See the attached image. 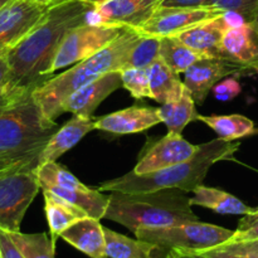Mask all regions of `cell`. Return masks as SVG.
<instances>
[{
  "instance_id": "9",
  "label": "cell",
  "mask_w": 258,
  "mask_h": 258,
  "mask_svg": "<svg viewBox=\"0 0 258 258\" xmlns=\"http://www.w3.org/2000/svg\"><path fill=\"white\" fill-rule=\"evenodd\" d=\"M226 14L216 7L174 8L159 7L150 19L141 25L139 32L151 37H175L199 24L217 19Z\"/></svg>"
},
{
  "instance_id": "6",
  "label": "cell",
  "mask_w": 258,
  "mask_h": 258,
  "mask_svg": "<svg viewBox=\"0 0 258 258\" xmlns=\"http://www.w3.org/2000/svg\"><path fill=\"white\" fill-rule=\"evenodd\" d=\"M38 164H14L0 168V228L19 232L23 218L39 191Z\"/></svg>"
},
{
  "instance_id": "36",
  "label": "cell",
  "mask_w": 258,
  "mask_h": 258,
  "mask_svg": "<svg viewBox=\"0 0 258 258\" xmlns=\"http://www.w3.org/2000/svg\"><path fill=\"white\" fill-rule=\"evenodd\" d=\"M160 7L174 8H199L212 7L211 0H164Z\"/></svg>"
},
{
  "instance_id": "20",
  "label": "cell",
  "mask_w": 258,
  "mask_h": 258,
  "mask_svg": "<svg viewBox=\"0 0 258 258\" xmlns=\"http://www.w3.org/2000/svg\"><path fill=\"white\" fill-rule=\"evenodd\" d=\"M43 197H44V212L49 227L50 241L55 247L57 239L60 238V234L66 229L88 216L85 211L71 204L66 199L55 196L52 191L43 189Z\"/></svg>"
},
{
  "instance_id": "8",
  "label": "cell",
  "mask_w": 258,
  "mask_h": 258,
  "mask_svg": "<svg viewBox=\"0 0 258 258\" xmlns=\"http://www.w3.org/2000/svg\"><path fill=\"white\" fill-rule=\"evenodd\" d=\"M127 27L85 23L66 35L50 67V75L90 58L115 40Z\"/></svg>"
},
{
  "instance_id": "31",
  "label": "cell",
  "mask_w": 258,
  "mask_h": 258,
  "mask_svg": "<svg viewBox=\"0 0 258 258\" xmlns=\"http://www.w3.org/2000/svg\"><path fill=\"white\" fill-rule=\"evenodd\" d=\"M241 91L242 86L236 78L227 77L226 80L217 83L213 87V90H212V92H213V96L218 101H221V102H228V101L236 98L241 93Z\"/></svg>"
},
{
  "instance_id": "28",
  "label": "cell",
  "mask_w": 258,
  "mask_h": 258,
  "mask_svg": "<svg viewBox=\"0 0 258 258\" xmlns=\"http://www.w3.org/2000/svg\"><path fill=\"white\" fill-rule=\"evenodd\" d=\"M8 232V231H7ZM10 237L25 258H54V249L50 236L42 233L9 232Z\"/></svg>"
},
{
  "instance_id": "17",
  "label": "cell",
  "mask_w": 258,
  "mask_h": 258,
  "mask_svg": "<svg viewBox=\"0 0 258 258\" xmlns=\"http://www.w3.org/2000/svg\"><path fill=\"white\" fill-rule=\"evenodd\" d=\"M227 28H229V25L224 14L217 19L209 20L191 29L185 30L175 37L202 57L226 59L223 48H222V39H223V33Z\"/></svg>"
},
{
  "instance_id": "26",
  "label": "cell",
  "mask_w": 258,
  "mask_h": 258,
  "mask_svg": "<svg viewBox=\"0 0 258 258\" xmlns=\"http://www.w3.org/2000/svg\"><path fill=\"white\" fill-rule=\"evenodd\" d=\"M160 58L176 75H180L203 57L176 37H165L160 40Z\"/></svg>"
},
{
  "instance_id": "22",
  "label": "cell",
  "mask_w": 258,
  "mask_h": 258,
  "mask_svg": "<svg viewBox=\"0 0 258 258\" xmlns=\"http://www.w3.org/2000/svg\"><path fill=\"white\" fill-rule=\"evenodd\" d=\"M105 257L103 258H155L159 252H168L143 239H133L103 227Z\"/></svg>"
},
{
  "instance_id": "15",
  "label": "cell",
  "mask_w": 258,
  "mask_h": 258,
  "mask_svg": "<svg viewBox=\"0 0 258 258\" xmlns=\"http://www.w3.org/2000/svg\"><path fill=\"white\" fill-rule=\"evenodd\" d=\"M160 122L163 121L159 108L131 106L102 117H97L95 121V128L115 135H128L143 133Z\"/></svg>"
},
{
  "instance_id": "3",
  "label": "cell",
  "mask_w": 258,
  "mask_h": 258,
  "mask_svg": "<svg viewBox=\"0 0 258 258\" xmlns=\"http://www.w3.org/2000/svg\"><path fill=\"white\" fill-rule=\"evenodd\" d=\"M239 148V143L226 141L218 138L198 145V151L193 158L184 163L139 175L130 171L120 178L111 179L98 186L101 191H121V193H150L164 189H178L193 191L202 185L209 169L216 163L231 159Z\"/></svg>"
},
{
  "instance_id": "24",
  "label": "cell",
  "mask_w": 258,
  "mask_h": 258,
  "mask_svg": "<svg viewBox=\"0 0 258 258\" xmlns=\"http://www.w3.org/2000/svg\"><path fill=\"white\" fill-rule=\"evenodd\" d=\"M159 112L161 121L166 125L169 133L176 134L183 133L186 125L198 120L199 116L196 108V101L186 86L180 97L160 105Z\"/></svg>"
},
{
  "instance_id": "43",
  "label": "cell",
  "mask_w": 258,
  "mask_h": 258,
  "mask_svg": "<svg viewBox=\"0 0 258 258\" xmlns=\"http://www.w3.org/2000/svg\"><path fill=\"white\" fill-rule=\"evenodd\" d=\"M7 52H8V48H5L4 45H0V57L7 54Z\"/></svg>"
},
{
  "instance_id": "41",
  "label": "cell",
  "mask_w": 258,
  "mask_h": 258,
  "mask_svg": "<svg viewBox=\"0 0 258 258\" xmlns=\"http://www.w3.org/2000/svg\"><path fill=\"white\" fill-rule=\"evenodd\" d=\"M252 24V27H253V29H254V32L257 33V35H258V15L256 17V19L253 20V22L251 23Z\"/></svg>"
},
{
  "instance_id": "21",
  "label": "cell",
  "mask_w": 258,
  "mask_h": 258,
  "mask_svg": "<svg viewBox=\"0 0 258 258\" xmlns=\"http://www.w3.org/2000/svg\"><path fill=\"white\" fill-rule=\"evenodd\" d=\"M193 197L189 198L191 206H199L208 208L219 214H233V216H248L253 208L246 206L241 199L227 191L203 184L197 186L193 191Z\"/></svg>"
},
{
  "instance_id": "46",
  "label": "cell",
  "mask_w": 258,
  "mask_h": 258,
  "mask_svg": "<svg viewBox=\"0 0 258 258\" xmlns=\"http://www.w3.org/2000/svg\"><path fill=\"white\" fill-rule=\"evenodd\" d=\"M24 164H27V163H24ZM5 166H10V165H8L5 161H3L2 159H0V168H5Z\"/></svg>"
},
{
  "instance_id": "40",
  "label": "cell",
  "mask_w": 258,
  "mask_h": 258,
  "mask_svg": "<svg viewBox=\"0 0 258 258\" xmlns=\"http://www.w3.org/2000/svg\"><path fill=\"white\" fill-rule=\"evenodd\" d=\"M258 217V207L257 208H253V211H252L251 214H248V216H244L243 219H253V218H257Z\"/></svg>"
},
{
  "instance_id": "10",
  "label": "cell",
  "mask_w": 258,
  "mask_h": 258,
  "mask_svg": "<svg viewBox=\"0 0 258 258\" xmlns=\"http://www.w3.org/2000/svg\"><path fill=\"white\" fill-rule=\"evenodd\" d=\"M53 4V3H52ZM52 4L12 0L0 10V45L10 49L44 18Z\"/></svg>"
},
{
  "instance_id": "37",
  "label": "cell",
  "mask_w": 258,
  "mask_h": 258,
  "mask_svg": "<svg viewBox=\"0 0 258 258\" xmlns=\"http://www.w3.org/2000/svg\"><path fill=\"white\" fill-rule=\"evenodd\" d=\"M198 253L203 254V256L207 258H251L248 256H244V254L231 253V252L223 251V249H219V248L208 249V251L198 252Z\"/></svg>"
},
{
  "instance_id": "39",
  "label": "cell",
  "mask_w": 258,
  "mask_h": 258,
  "mask_svg": "<svg viewBox=\"0 0 258 258\" xmlns=\"http://www.w3.org/2000/svg\"><path fill=\"white\" fill-rule=\"evenodd\" d=\"M83 2L90 3V4H92V5H95V7H97V5L105 4V3L110 2V0H83Z\"/></svg>"
},
{
  "instance_id": "44",
  "label": "cell",
  "mask_w": 258,
  "mask_h": 258,
  "mask_svg": "<svg viewBox=\"0 0 258 258\" xmlns=\"http://www.w3.org/2000/svg\"><path fill=\"white\" fill-rule=\"evenodd\" d=\"M10 2H12V0H0V10H2L5 5L9 4Z\"/></svg>"
},
{
  "instance_id": "49",
  "label": "cell",
  "mask_w": 258,
  "mask_h": 258,
  "mask_svg": "<svg viewBox=\"0 0 258 258\" xmlns=\"http://www.w3.org/2000/svg\"><path fill=\"white\" fill-rule=\"evenodd\" d=\"M0 258H2V252H0Z\"/></svg>"
},
{
  "instance_id": "14",
  "label": "cell",
  "mask_w": 258,
  "mask_h": 258,
  "mask_svg": "<svg viewBox=\"0 0 258 258\" xmlns=\"http://www.w3.org/2000/svg\"><path fill=\"white\" fill-rule=\"evenodd\" d=\"M122 86L121 75L117 71L108 72L97 80L75 91L60 107V113L71 112L83 117H93V112L105 98Z\"/></svg>"
},
{
  "instance_id": "16",
  "label": "cell",
  "mask_w": 258,
  "mask_h": 258,
  "mask_svg": "<svg viewBox=\"0 0 258 258\" xmlns=\"http://www.w3.org/2000/svg\"><path fill=\"white\" fill-rule=\"evenodd\" d=\"M95 121V117H83V116L73 115L70 121H67L64 125L60 126L53 134L47 145L40 151L37 166L57 161L63 154L75 148L87 134L96 130Z\"/></svg>"
},
{
  "instance_id": "2",
  "label": "cell",
  "mask_w": 258,
  "mask_h": 258,
  "mask_svg": "<svg viewBox=\"0 0 258 258\" xmlns=\"http://www.w3.org/2000/svg\"><path fill=\"white\" fill-rule=\"evenodd\" d=\"M32 91H13L0 103V159L8 165L38 164L40 151L59 128L43 113Z\"/></svg>"
},
{
  "instance_id": "35",
  "label": "cell",
  "mask_w": 258,
  "mask_h": 258,
  "mask_svg": "<svg viewBox=\"0 0 258 258\" xmlns=\"http://www.w3.org/2000/svg\"><path fill=\"white\" fill-rule=\"evenodd\" d=\"M10 67L5 55L0 57V93L13 92Z\"/></svg>"
},
{
  "instance_id": "38",
  "label": "cell",
  "mask_w": 258,
  "mask_h": 258,
  "mask_svg": "<svg viewBox=\"0 0 258 258\" xmlns=\"http://www.w3.org/2000/svg\"><path fill=\"white\" fill-rule=\"evenodd\" d=\"M163 258H207L198 252H183V251H168Z\"/></svg>"
},
{
  "instance_id": "32",
  "label": "cell",
  "mask_w": 258,
  "mask_h": 258,
  "mask_svg": "<svg viewBox=\"0 0 258 258\" xmlns=\"http://www.w3.org/2000/svg\"><path fill=\"white\" fill-rule=\"evenodd\" d=\"M254 239H258V217L253 219H242L228 243L254 241Z\"/></svg>"
},
{
  "instance_id": "1",
  "label": "cell",
  "mask_w": 258,
  "mask_h": 258,
  "mask_svg": "<svg viewBox=\"0 0 258 258\" xmlns=\"http://www.w3.org/2000/svg\"><path fill=\"white\" fill-rule=\"evenodd\" d=\"M95 5L83 0H57L47 14L7 57L14 91L34 90L50 76V67L66 35L88 22Z\"/></svg>"
},
{
  "instance_id": "7",
  "label": "cell",
  "mask_w": 258,
  "mask_h": 258,
  "mask_svg": "<svg viewBox=\"0 0 258 258\" xmlns=\"http://www.w3.org/2000/svg\"><path fill=\"white\" fill-rule=\"evenodd\" d=\"M134 234L165 251L203 252L228 243L234 231L198 221L161 228H139Z\"/></svg>"
},
{
  "instance_id": "4",
  "label": "cell",
  "mask_w": 258,
  "mask_h": 258,
  "mask_svg": "<svg viewBox=\"0 0 258 258\" xmlns=\"http://www.w3.org/2000/svg\"><path fill=\"white\" fill-rule=\"evenodd\" d=\"M140 35L139 30L126 28L115 40L100 52L37 86L32 91V95L38 106L42 108L43 113L54 121L58 116L62 115V103L75 91L106 73L113 71L120 72L128 50Z\"/></svg>"
},
{
  "instance_id": "45",
  "label": "cell",
  "mask_w": 258,
  "mask_h": 258,
  "mask_svg": "<svg viewBox=\"0 0 258 258\" xmlns=\"http://www.w3.org/2000/svg\"><path fill=\"white\" fill-rule=\"evenodd\" d=\"M252 71H253V72L258 76V63H256V64L252 66Z\"/></svg>"
},
{
  "instance_id": "12",
  "label": "cell",
  "mask_w": 258,
  "mask_h": 258,
  "mask_svg": "<svg viewBox=\"0 0 258 258\" xmlns=\"http://www.w3.org/2000/svg\"><path fill=\"white\" fill-rule=\"evenodd\" d=\"M197 151L198 145H193L186 141L181 134L168 131L163 139L156 141L144 153V155H141L133 171L143 175L161 170L189 160L196 155Z\"/></svg>"
},
{
  "instance_id": "13",
  "label": "cell",
  "mask_w": 258,
  "mask_h": 258,
  "mask_svg": "<svg viewBox=\"0 0 258 258\" xmlns=\"http://www.w3.org/2000/svg\"><path fill=\"white\" fill-rule=\"evenodd\" d=\"M164 0H110L95 7L88 23L120 25L139 29L155 13Z\"/></svg>"
},
{
  "instance_id": "34",
  "label": "cell",
  "mask_w": 258,
  "mask_h": 258,
  "mask_svg": "<svg viewBox=\"0 0 258 258\" xmlns=\"http://www.w3.org/2000/svg\"><path fill=\"white\" fill-rule=\"evenodd\" d=\"M217 248L223 249V251H228L231 252V253L244 254V256L258 254V239L247 242H236V243H226L217 247Z\"/></svg>"
},
{
  "instance_id": "48",
  "label": "cell",
  "mask_w": 258,
  "mask_h": 258,
  "mask_svg": "<svg viewBox=\"0 0 258 258\" xmlns=\"http://www.w3.org/2000/svg\"><path fill=\"white\" fill-rule=\"evenodd\" d=\"M2 95H7V93H0V96H2Z\"/></svg>"
},
{
  "instance_id": "29",
  "label": "cell",
  "mask_w": 258,
  "mask_h": 258,
  "mask_svg": "<svg viewBox=\"0 0 258 258\" xmlns=\"http://www.w3.org/2000/svg\"><path fill=\"white\" fill-rule=\"evenodd\" d=\"M122 87L130 92L136 100L151 98L153 92L150 88V77H149V68H128L120 71Z\"/></svg>"
},
{
  "instance_id": "30",
  "label": "cell",
  "mask_w": 258,
  "mask_h": 258,
  "mask_svg": "<svg viewBox=\"0 0 258 258\" xmlns=\"http://www.w3.org/2000/svg\"><path fill=\"white\" fill-rule=\"evenodd\" d=\"M211 5L226 13L238 14L247 23L253 22L258 15V0H211Z\"/></svg>"
},
{
  "instance_id": "11",
  "label": "cell",
  "mask_w": 258,
  "mask_h": 258,
  "mask_svg": "<svg viewBox=\"0 0 258 258\" xmlns=\"http://www.w3.org/2000/svg\"><path fill=\"white\" fill-rule=\"evenodd\" d=\"M251 71L244 66L221 58L203 57L184 72V85L186 86L197 103H203L214 86L222 78L237 73Z\"/></svg>"
},
{
  "instance_id": "42",
  "label": "cell",
  "mask_w": 258,
  "mask_h": 258,
  "mask_svg": "<svg viewBox=\"0 0 258 258\" xmlns=\"http://www.w3.org/2000/svg\"><path fill=\"white\" fill-rule=\"evenodd\" d=\"M35 3H42V4H52V3L57 2V0H32Z\"/></svg>"
},
{
  "instance_id": "18",
  "label": "cell",
  "mask_w": 258,
  "mask_h": 258,
  "mask_svg": "<svg viewBox=\"0 0 258 258\" xmlns=\"http://www.w3.org/2000/svg\"><path fill=\"white\" fill-rule=\"evenodd\" d=\"M226 59L244 66L252 71L258 63V35L251 23H243L224 30L222 39Z\"/></svg>"
},
{
  "instance_id": "19",
  "label": "cell",
  "mask_w": 258,
  "mask_h": 258,
  "mask_svg": "<svg viewBox=\"0 0 258 258\" xmlns=\"http://www.w3.org/2000/svg\"><path fill=\"white\" fill-rule=\"evenodd\" d=\"M60 238L90 258L105 257V232L100 219L86 217L66 229Z\"/></svg>"
},
{
  "instance_id": "33",
  "label": "cell",
  "mask_w": 258,
  "mask_h": 258,
  "mask_svg": "<svg viewBox=\"0 0 258 258\" xmlns=\"http://www.w3.org/2000/svg\"><path fill=\"white\" fill-rule=\"evenodd\" d=\"M0 252L2 258H25L10 237L9 232L0 228Z\"/></svg>"
},
{
  "instance_id": "47",
  "label": "cell",
  "mask_w": 258,
  "mask_h": 258,
  "mask_svg": "<svg viewBox=\"0 0 258 258\" xmlns=\"http://www.w3.org/2000/svg\"><path fill=\"white\" fill-rule=\"evenodd\" d=\"M248 257H251V258H258V254H249Z\"/></svg>"
},
{
  "instance_id": "5",
  "label": "cell",
  "mask_w": 258,
  "mask_h": 258,
  "mask_svg": "<svg viewBox=\"0 0 258 258\" xmlns=\"http://www.w3.org/2000/svg\"><path fill=\"white\" fill-rule=\"evenodd\" d=\"M105 218L133 233L139 228H161L199 221L189 198L178 189L136 194L111 191Z\"/></svg>"
},
{
  "instance_id": "27",
  "label": "cell",
  "mask_w": 258,
  "mask_h": 258,
  "mask_svg": "<svg viewBox=\"0 0 258 258\" xmlns=\"http://www.w3.org/2000/svg\"><path fill=\"white\" fill-rule=\"evenodd\" d=\"M161 38L141 34L128 50L121 71L128 68H149L160 57Z\"/></svg>"
},
{
  "instance_id": "25",
  "label": "cell",
  "mask_w": 258,
  "mask_h": 258,
  "mask_svg": "<svg viewBox=\"0 0 258 258\" xmlns=\"http://www.w3.org/2000/svg\"><path fill=\"white\" fill-rule=\"evenodd\" d=\"M198 120L208 125L218 138L226 141H234L254 134V123L243 115H199Z\"/></svg>"
},
{
  "instance_id": "23",
  "label": "cell",
  "mask_w": 258,
  "mask_h": 258,
  "mask_svg": "<svg viewBox=\"0 0 258 258\" xmlns=\"http://www.w3.org/2000/svg\"><path fill=\"white\" fill-rule=\"evenodd\" d=\"M149 77L153 100L160 105L176 100L185 90V85L179 80V75H176L160 57L149 67Z\"/></svg>"
}]
</instances>
